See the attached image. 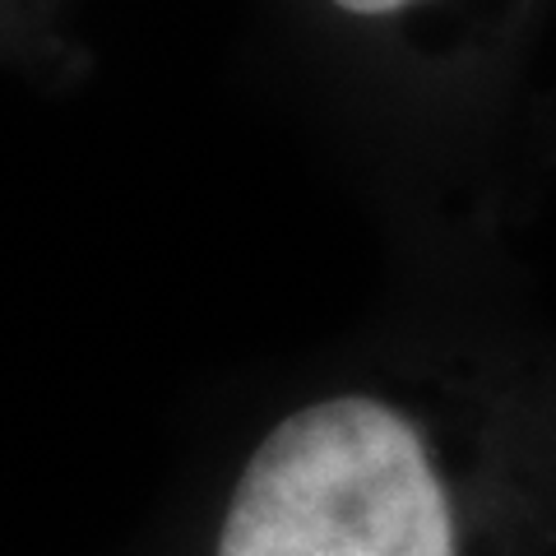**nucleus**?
Returning a JSON list of instances; mask_svg holds the SVG:
<instances>
[{
  "mask_svg": "<svg viewBox=\"0 0 556 556\" xmlns=\"http://www.w3.org/2000/svg\"><path fill=\"white\" fill-rule=\"evenodd\" d=\"M334 5L348 14H390V10H404L408 0H334Z\"/></svg>",
  "mask_w": 556,
  "mask_h": 556,
  "instance_id": "2",
  "label": "nucleus"
},
{
  "mask_svg": "<svg viewBox=\"0 0 556 556\" xmlns=\"http://www.w3.org/2000/svg\"><path fill=\"white\" fill-rule=\"evenodd\" d=\"M214 556H464L431 445L367 394L288 413L251 450Z\"/></svg>",
  "mask_w": 556,
  "mask_h": 556,
  "instance_id": "1",
  "label": "nucleus"
}]
</instances>
